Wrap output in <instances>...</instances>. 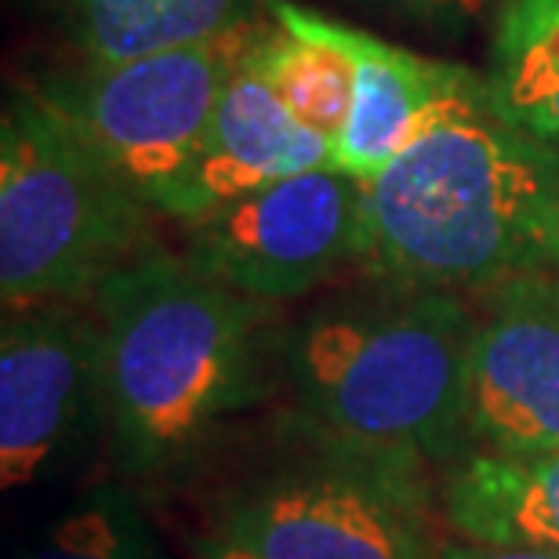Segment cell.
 Masks as SVG:
<instances>
[{"label":"cell","mask_w":559,"mask_h":559,"mask_svg":"<svg viewBox=\"0 0 559 559\" xmlns=\"http://www.w3.org/2000/svg\"><path fill=\"white\" fill-rule=\"evenodd\" d=\"M298 447L218 501L215 531L254 559H440V495L415 457Z\"/></svg>","instance_id":"obj_5"},{"label":"cell","mask_w":559,"mask_h":559,"mask_svg":"<svg viewBox=\"0 0 559 559\" xmlns=\"http://www.w3.org/2000/svg\"><path fill=\"white\" fill-rule=\"evenodd\" d=\"M103 432L117 479L186 484L270 389V309L189 259L145 248L95 290Z\"/></svg>","instance_id":"obj_1"},{"label":"cell","mask_w":559,"mask_h":559,"mask_svg":"<svg viewBox=\"0 0 559 559\" xmlns=\"http://www.w3.org/2000/svg\"><path fill=\"white\" fill-rule=\"evenodd\" d=\"M150 204L48 95L0 120V295L4 309L95 298L145 251Z\"/></svg>","instance_id":"obj_4"},{"label":"cell","mask_w":559,"mask_h":559,"mask_svg":"<svg viewBox=\"0 0 559 559\" xmlns=\"http://www.w3.org/2000/svg\"><path fill=\"white\" fill-rule=\"evenodd\" d=\"M265 29L243 15L229 29L145 59L87 66L48 95L117 175L160 215L175 218L186 178L226 95Z\"/></svg>","instance_id":"obj_6"},{"label":"cell","mask_w":559,"mask_h":559,"mask_svg":"<svg viewBox=\"0 0 559 559\" xmlns=\"http://www.w3.org/2000/svg\"><path fill=\"white\" fill-rule=\"evenodd\" d=\"M317 167H334V142L306 128L280 103L248 55L222 95L175 218L189 226L254 189Z\"/></svg>","instance_id":"obj_11"},{"label":"cell","mask_w":559,"mask_h":559,"mask_svg":"<svg viewBox=\"0 0 559 559\" xmlns=\"http://www.w3.org/2000/svg\"><path fill=\"white\" fill-rule=\"evenodd\" d=\"M356 262L378 284L495 287L559 262V150L457 70L421 131L364 182Z\"/></svg>","instance_id":"obj_2"},{"label":"cell","mask_w":559,"mask_h":559,"mask_svg":"<svg viewBox=\"0 0 559 559\" xmlns=\"http://www.w3.org/2000/svg\"><path fill=\"white\" fill-rule=\"evenodd\" d=\"M440 559H559L552 552L538 549H501V545H476V542H447L440 549Z\"/></svg>","instance_id":"obj_18"},{"label":"cell","mask_w":559,"mask_h":559,"mask_svg":"<svg viewBox=\"0 0 559 559\" xmlns=\"http://www.w3.org/2000/svg\"><path fill=\"white\" fill-rule=\"evenodd\" d=\"M556 273H559V262H556Z\"/></svg>","instance_id":"obj_20"},{"label":"cell","mask_w":559,"mask_h":559,"mask_svg":"<svg viewBox=\"0 0 559 559\" xmlns=\"http://www.w3.org/2000/svg\"><path fill=\"white\" fill-rule=\"evenodd\" d=\"M364 182L317 167L189 222V262L259 301L298 298L360 248Z\"/></svg>","instance_id":"obj_7"},{"label":"cell","mask_w":559,"mask_h":559,"mask_svg":"<svg viewBox=\"0 0 559 559\" xmlns=\"http://www.w3.org/2000/svg\"><path fill=\"white\" fill-rule=\"evenodd\" d=\"M251 62L301 124L331 142L338 139L353 103V73L342 51L276 26L265 29L251 48Z\"/></svg>","instance_id":"obj_15"},{"label":"cell","mask_w":559,"mask_h":559,"mask_svg":"<svg viewBox=\"0 0 559 559\" xmlns=\"http://www.w3.org/2000/svg\"><path fill=\"white\" fill-rule=\"evenodd\" d=\"M367 4H382L393 11H407L418 19H440V22H465L484 15L490 4H506V0H367Z\"/></svg>","instance_id":"obj_17"},{"label":"cell","mask_w":559,"mask_h":559,"mask_svg":"<svg viewBox=\"0 0 559 559\" xmlns=\"http://www.w3.org/2000/svg\"><path fill=\"white\" fill-rule=\"evenodd\" d=\"M197 559H254V556L237 549V545L226 538H218V534H207V538L197 542Z\"/></svg>","instance_id":"obj_19"},{"label":"cell","mask_w":559,"mask_h":559,"mask_svg":"<svg viewBox=\"0 0 559 559\" xmlns=\"http://www.w3.org/2000/svg\"><path fill=\"white\" fill-rule=\"evenodd\" d=\"M468 443L490 454L559 451V273L484 290L468 349Z\"/></svg>","instance_id":"obj_9"},{"label":"cell","mask_w":559,"mask_h":559,"mask_svg":"<svg viewBox=\"0 0 559 559\" xmlns=\"http://www.w3.org/2000/svg\"><path fill=\"white\" fill-rule=\"evenodd\" d=\"M440 516L462 542L559 556V451H468L443 473Z\"/></svg>","instance_id":"obj_12"},{"label":"cell","mask_w":559,"mask_h":559,"mask_svg":"<svg viewBox=\"0 0 559 559\" xmlns=\"http://www.w3.org/2000/svg\"><path fill=\"white\" fill-rule=\"evenodd\" d=\"M273 15L276 26L331 44L349 62L353 103L338 139H334V167L356 182H371L389 160L404 153V145L418 135L462 70V66L418 59L371 33L317 15L309 8L287 4V0H276Z\"/></svg>","instance_id":"obj_10"},{"label":"cell","mask_w":559,"mask_h":559,"mask_svg":"<svg viewBox=\"0 0 559 559\" xmlns=\"http://www.w3.org/2000/svg\"><path fill=\"white\" fill-rule=\"evenodd\" d=\"M103 429L98 323L70 306L4 309L0 328V484L51 479Z\"/></svg>","instance_id":"obj_8"},{"label":"cell","mask_w":559,"mask_h":559,"mask_svg":"<svg viewBox=\"0 0 559 559\" xmlns=\"http://www.w3.org/2000/svg\"><path fill=\"white\" fill-rule=\"evenodd\" d=\"M476 312L454 290L382 284L312 309L280 342L295 429L353 451L447 465L468 443Z\"/></svg>","instance_id":"obj_3"},{"label":"cell","mask_w":559,"mask_h":559,"mask_svg":"<svg viewBox=\"0 0 559 559\" xmlns=\"http://www.w3.org/2000/svg\"><path fill=\"white\" fill-rule=\"evenodd\" d=\"M484 84L509 124L559 150V0L501 4Z\"/></svg>","instance_id":"obj_14"},{"label":"cell","mask_w":559,"mask_h":559,"mask_svg":"<svg viewBox=\"0 0 559 559\" xmlns=\"http://www.w3.org/2000/svg\"><path fill=\"white\" fill-rule=\"evenodd\" d=\"M19 559H167L128 484H98L62 509Z\"/></svg>","instance_id":"obj_16"},{"label":"cell","mask_w":559,"mask_h":559,"mask_svg":"<svg viewBox=\"0 0 559 559\" xmlns=\"http://www.w3.org/2000/svg\"><path fill=\"white\" fill-rule=\"evenodd\" d=\"M87 66H114L207 40L243 19V0H51Z\"/></svg>","instance_id":"obj_13"}]
</instances>
